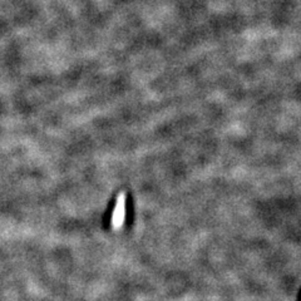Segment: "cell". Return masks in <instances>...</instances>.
I'll return each instance as SVG.
<instances>
[{
  "instance_id": "cell-1",
  "label": "cell",
  "mask_w": 301,
  "mask_h": 301,
  "mask_svg": "<svg viewBox=\"0 0 301 301\" xmlns=\"http://www.w3.org/2000/svg\"><path fill=\"white\" fill-rule=\"evenodd\" d=\"M124 197L123 196H120V198H118L117 201V206H116L115 208V213H113V226L115 227H120L122 226L123 224V220H124Z\"/></svg>"
}]
</instances>
